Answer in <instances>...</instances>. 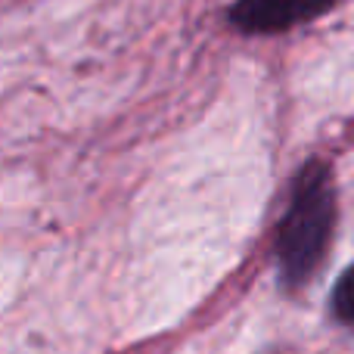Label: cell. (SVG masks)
I'll use <instances>...</instances> for the list:
<instances>
[{"label": "cell", "mask_w": 354, "mask_h": 354, "mask_svg": "<svg viewBox=\"0 0 354 354\" xmlns=\"http://www.w3.org/2000/svg\"><path fill=\"white\" fill-rule=\"evenodd\" d=\"M336 230V183L326 162H308L292 183V199L277 236L280 280L301 289L320 270Z\"/></svg>", "instance_id": "6da1fadb"}, {"label": "cell", "mask_w": 354, "mask_h": 354, "mask_svg": "<svg viewBox=\"0 0 354 354\" xmlns=\"http://www.w3.org/2000/svg\"><path fill=\"white\" fill-rule=\"evenodd\" d=\"M339 0H236L230 22L243 35H277L324 16Z\"/></svg>", "instance_id": "7a4b0ae2"}, {"label": "cell", "mask_w": 354, "mask_h": 354, "mask_svg": "<svg viewBox=\"0 0 354 354\" xmlns=\"http://www.w3.org/2000/svg\"><path fill=\"white\" fill-rule=\"evenodd\" d=\"M333 314L345 326L354 330V268H348L336 280V289H333Z\"/></svg>", "instance_id": "3957f363"}]
</instances>
